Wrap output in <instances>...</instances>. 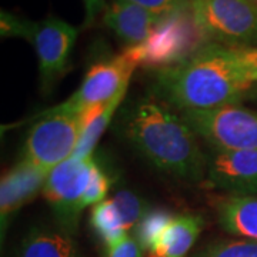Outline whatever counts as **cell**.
Masks as SVG:
<instances>
[{"label":"cell","mask_w":257,"mask_h":257,"mask_svg":"<svg viewBox=\"0 0 257 257\" xmlns=\"http://www.w3.org/2000/svg\"><path fill=\"white\" fill-rule=\"evenodd\" d=\"M251 84L233 49L207 43L183 63L156 72L155 92L180 111L237 106Z\"/></svg>","instance_id":"cell-1"},{"label":"cell","mask_w":257,"mask_h":257,"mask_svg":"<svg viewBox=\"0 0 257 257\" xmlns=\"http://www.w3.org/2000/svg\"><path fill=\"white\" fill-rule=\"evenodd\" d=\"M124 132L157 170L184 182H204L209 156L194 130L167 106L153 99L139 100L126 114Z\"/></svg>","instance_id":"cell-2"},{"label":"cell","mask_w":257,"mask_h":257,"mask_svg":"<svg viewBox=\"0 0 257 257\" xmlns=\"http://www.w3.org/2000/svg\"><path fill=\"white\" fill-rule=\"evenodd\" d=\"M207 43L210 42L203 35L189 6L162 16L153 33L136 46L126 47L123 55L136 67L159 72L189 60Z\"/></svg>","instance_id":"cell-3"},{"label":"cell","mask_w":257,"mask_h":257,"mask_svg":"<svg viewBox=\"0 0 257 257\" xmlns=\"http://www.w3.org/2000/svg\"><path fill=\"white\" fill-rule=\"evenodd\" d=\"M194 19L210 43L233 49L257 46L254 0H189Z\"/></svg>","instance_id":"cell-4"},{"label":"cell","mask_w":257,"mask_h":257,"mask_svg":"<svg viewBox=\"0 0 257 257\" xmlns=\"http://www.w3.org/2000/svg\"><path fill=\"white\" fill-rule=\"evenodd\" d=\"M82 135L79 114L49 109L30 128L23 159L50 173L56 166L73 156Z\"/></svg>","instance_id":"cell-5"},{"label":"cell","mask_w":257,"mask_h":257,"mask_svg":"<svg viewBox=\"0 0 257 257\" xmlns=\"http://www.w3.org/2000/svg\"><path fill=\"white\" fill-rule=\"evenodd\" d=\"M180 116L214 150H257V111L226 106L182 111Z\"/></svg>","instance_id":"cell-6"},{"label":"cell","mask_w":257,"mask_h":257,"mask_svg":"<svg viewBox=\"0 0 257 257\" xmlns=\"http://www.w3.org/2000/svg\"><path fill=\"white\" fill-rule=\"evenodd\" d=\"M94 159L70 157L49 173L43 194L60 230L73 236L84 207V194L92 176Z\"/></svg>","instance_id":"cell-7"},{"label":"cell","mask_w":257,"mask_h":257,"mask_svg":"<svg viewBox=\"0 0 257 257\" xmlns=\"http://www.w3.org/2000/svg\"><path fill=\"white\" fill-rule=\"evenodd\" d=\"M135 69L136 64L123 53L97 60L89 67L79 89L67 100L52 109L80 114L92 106L104 104L127 87Z\"/></svg>","instance_id":"cell-8"},{"label":"cell","mask_w":257,"mask_h":257,"mask_svg":"<svg viewBox=\"0 0 257 257\" xmlns=\"http://www.w3.org/2000/svg\"><path fill=\"white\" fill-rule=\"evenodd\" d=\"M77 33L79 30L74 26L55 16L30 22L26 40L35 47L40 84L45 92L50 90L66 73Z\"/></svg>","instance_id":"cell-9"},{"label":"cell","mask_w":257,"mask_h":257,"mask_svg":"<svg viewBox=\"0 0 257 257\" xmlns=\"http://www.w3.org/2000/svg\"><path fill=\"white\" fill-rule=\"evenodd\" d=\"M204 182L230 196L257 194V150H214Z\"/></svg>","instance_id":"cell-10"},{"label":"cell","mask_w":257,"mask_h":257,"mask_svg":"<svg viewBox=\"0 0 257 257\" xmlns=\"http://www.w3.org/2000/svg\"><path fill=\"white\" fill-rule=\"evenodd\" d=\"M147 211L145 200L133 192L121 190L93 207L90 224L106 246H113L138 227Z\"/></svg>","instance_id":"cell-11"},{"label":"cell","mask_w":257,"mask_h":257,"mask_svg":"<svg viewBox=\"0 0 257 257\" xmlns=\"http://www.w3.org/2000/svg\"><path fill=\"white\" fill-rule=\"evenodd\" d=\"M47 176V172L29 163L25 159H22L18 165L3 176L0 186V216L3 233L12 214L16 213L32 197H35L40 189L45 187Z\"/></svg>","instance_id":"cell-12"},{"label":"cell","mask_w":257,"mask_h":257,"mask_svg":"<svg viewBox=\"0 0 257 257\" xmlns=\"http://www.w3.org/2000/svg\"><path fill=\"white\" fill-rule=\"evenodd\" d=\"M162 16L126 0H113L103 10V23L127 47L145 42Z\"/></svg>","instance_id":"cell-13"},{"label":"cell","mask_w":257,"mask_h":257,"mask_svg":"<svg viewBox=\"0 0 257 257\" xmlns=\"http://www.w3.org/2000/svg\"><path fill=\"white\" fill-rule=\"evenodd\" d=\"M203 229V219L196 214H173L149 251L152 257H184Z\"/></svg>","instance_id":"cell-14"},{"label":"cell","mask_w":257,"mask_h":257,"mask_svg":"<svg viewBox=\"0 0 257 257\" xmlns=\"http://www.w3.org/2000/svg\"><path fill=\"white\" fill-rule=\"evenodd\" d=\"M217 219L230 234L257 241V197L229 196L217 203Z\"/></svg>","instance_id":"cell-15"},{"label":"cell","mask_w":257,"mask_h":257,"mask_svg":"<svg viewBox=\"0 0 257 257\" xmlns=\"http://www.w3.org/2000/svg\"><path fill=\"white\" fill-rule=\"evenodd\" d=\"M18 257H79L76 243L64 231L33 229L22 241Z\"/></svg>","instance_id":"cell-16"},{"label":"cell","mask_w":257,"mask_h":257,"mask_svg":"<svg viewBox=\"0 0 257 257\" xmlns=\"http://www.w3.org/2000/svg\"><path fill=\"white\" fill-rule=\"evenodd\" d=\"M126 92H127V87L123 89V90H120L107 103L106 109L103 110L100 116L93 120L92 123L89 124V127L83 130L82 135H80V139H79V143H77L76 150H74L73 156L72 157H76V159H89V157H92L94 147L97 145V142L100 140L101 135L104 133V130L109 127V123L113 119V114H114L116 109L120 106V103L123 100Z\"/></svg>","instance_id":"cell-17"},{"label":"cell","mask_w":257,"mask_h":257,"mask_svg":"<svg viewBox=\"0 0 257 257\" xmlns=\"http://www.w3.org/2000/svg\"><path fill=\"white\" fill-rule=\"evenodd\" d=\"M192 257H257L256 240H217Z\"/></svg>","instance_id":"cell-18"},{"label":"cell","mask_w":257,"mask_h":257,"mask_svg":"<svg viewBox=\"0 0 257 257\" xmlns=\"http://www.w3.org/2000/svg\"><path fill=\"white\" fill-rule=\"evenodd\" d=\"M173 214L165 210H149L136 227V239L143 250L150 251Z\"/></svg>","instance_id":"cell-19"},{"label":"cell","mask_w":257,"mask_h":257,"mask_svg":"<svg viewBox=\"0 0 257 257\" xmlns=\"http://www.w3.org/2000/svg\"><path fill=\"white\" fill-rule=\"evenodd\" d=\"M109 187H110V180L107 173L96 162H93L90 182L84 194V207H89L92 204L96 206L103 200H106Z\"/></svg>","instance_id":"cell-20"},{"label":"cell","mask_w":257,"mask_h":257,"mask_svg":"<svg viewBox=\"0 0 257 257\" xmlns=\"http://www.w3.org/2000/svg\"><path fill=\"white\" fill-rule=\"evenodd\" d=\"M30 28V20L20 19L10 12L2 10L0 13V29L3 37H23L26 39Z\"/></svg>","instance_id":"cell-21"},{"label":"cell","mask_w":257,"mask_h":257,"mask_svg":"<svg viewBox=\"0 0 257 257\" xmlns=\"http://www.w3.org/2000/svg\"><path fill=\"white\" fill-rule=\"evenodd\" d=\"M126 2L139 5L145 9L153 12L157 16H165L172 12L186 9L190 6L189 0H126Z\"/></svg>","instance_id":"cell-22"},{"label":"cell","mask_w":257,"mask_h":257,"mask_svg":"<svg viewBox=\"0 0 257 257\" xmlns=\"http://www.w3.org/2000/svg\"><path fill=\"white\" fill-rule=\"evenodd\" d=\"M143 248L136 237L130 234L113 246H106L101 257H143Z\"/></svg>","instance_id":"cell-23"},{"label":"cell","mask_w":257,"mask_h":257,"mask_svg":"<svg viewBox=\"0 0 257 257\" xmlns=\"http://www.w3.org/2000/svg\"><path fill=\"white\" fill-rule=\"evenodd\" d=\"M233 49V47H231ZM234 57L250 83L257 82V46L233 49Z\"/></svg>","instance_id":"cell-24"},{"label":"cell","mask_w":257,"mask_h":257,"mask_svg":"<svg viewBox=\"0 0 257 257\" xmlns=\"http://www.w3.org/2000/svg\"><path fill=\"white\" fill-rule=\"evenodd\" d=\"M84 6V23L83 28H90L97 15L106 9V0H82Z\"/></svg>","instance_id":"cell-25"},{"label":"cell","mask_w":257,"mask_h":257,"mask_svg":"<svg viewBox=\"0 0 257 257\" xmlns=\"http://www.w3.org/2000/svg\"><path fill=\"white\" fill-rule=\"evenodd\" d=\"M256 99H257V92H256Z\"/></svg>","instance_id":"cell-26"},{"label":"cell","mask_w":257,"mask_h":257,"mask_svg":"<svg viewBox=\"0 0 257 257\" xmlns=\"http://www.w3.org/2000/svg\"><path fill=\"white\" fill-rule=\"evenodd\" d=\"M254 2H256V3H257V0H254Z\"/></svg>","instance_id":"cell-27"}]
</instances>
